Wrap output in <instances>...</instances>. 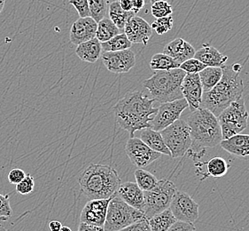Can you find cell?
<instances>
[{
  "label": "cell",
  "instance_id": "cell-49",
  "mask_svg": "<svg viewBox=\"0 0 249 231\" xmlns=\"http://www.w3.org/2000/svg\"><path fill=\"white\" fill-rule=\"evenodd\" d=\"M0 221H2V220L0 219ZM0 231H5V229H4V227L2 226L1 224H0Z\"/></svg>",
  "mask_w": 249,
  "mask_h": 231
},
{
  "label": "cell",
  "instance_id": "cell-39",
  "mask_svg": "<svg viewBox=\"0 0 249 231\" xmlns=\"http://www.w3.org/2000/svg\"><path fill=\"white\" fill-rule=\"evenodd\" d=\"M26 176L25 172L19 168H15L12 169L9 173H8V180L11 184H15L17 185L18 183H20V181L24 179Z\"/></svg>",
  "mask_w": 249,
  "mask_h": 231
},
{
  "label": "cell",
  "instance_id": "cell-30",
  "mask_svg": "<svg viewBox=\"0 0 249 231\" xmlns=\"http://www.w3.org/2000/svg\"><path fill=\"white\" fill-rule=\"evenodd\" d=\"M102 49L104 52H119V51L128 50L132 46L130 42L124 33H120L110 40L105 43H101Z\"/></svg>",
  "mask_w": 249,
  "mask_h": 231
},
{
  "label": "cell",
  "instance_id": "cell-19",
  "mask_svg": "<svg viewBox=\"0 0 249 231\" xmlns=\"http://www.w3.org/2000/svg\"><path fill=\"white\" fill-rule=\"evenodd\" d=\"M195 47L183 38H176L165 45L163 54L171 57L178 64L195 57Z\"/></svg>",
  "mask_w": 249,
  "mask_h": 231
},
{
  "label": "cell",
  "instance_id": "cell-2",
  "mask_svg": "<svg viewBox=\"0 0 249 231\" xmlns=\"http://www.w3.org/2000/svg\"><path fill=\"white\" fill-rule=\"evenodd\" d=\"M185 121L192 136V146L186 155L193 160L199 161L204 156L206 148H214L223 141L218 119L209 110L199 108Z\"/></svg>",
  "mask_w": 249,
  "mask_h": 231
},
{
  "label": "cell",
  "instance_id": "cell-18",
  "mask_svg": "<svg viewBox=\"0 0 249 231\" xmlns=\"http://www.w3.org/2000/svg\"><path fill=\"white\" fill-rule=\"evenodd\" d=\"M116 195L127 205L144 212V191L138 186L136 182L127 181L122 183L116 192Z\"/></svg>",
  "mask_w": 249,
  "mask_h": 231
},
{
  "label": "cell",
  "instance_id": "cell-44",
  "mask_svg": "<svg viewBox=\"0 0 249 231\" xmlns=\"http://www.w3.org/2000/svg\"><path fill=\"white\" fill-rule=\"evenodd\" d=\"M119 4L123 10L125 12H131L132 11V4L131 0H119Z\"/></svg>",
  "mask_w": 249,
  "mask_h": 231
},
{
  "label": "cell",
  "instance_id": "cell-47",
  "mask_svg": "<svg viewBox=\"0 0 249 231\" xmlns=\"http://www.w3.org/2000/svg\"><path fill=\"white\" fill-rule=\"evenodd\" d=\"M60 231H71V229L70 228H69V227H61V229H60Z\"/></svg>",
  "mask_w": 249,
  "mask_h": 231
},
{
  "label": "cell",
  "instance_id": "cell-15",
  "mask_svg": "<svg viewBox=\"0 0 249 231\" xmlns=\"http://www.w3.org/2000/svg\"><path fill=\"white\" fill-rule=\"evenodd\" d=\"M124 34L132 44L146 46L153 35V30L146 20L135 15L125 24Z\"/></svg>",
  "mask_w": 249,
  "mask_h": 231
},
{
  "label": "cell",
  "instance_id": "cell-38",
  "mask_svg": "<svg viewBox=\"0 0 249 231\" xmlns=\"http://www.w3.org/2000/svg\"><path fill=\"white\" fill-rule=\"evenodd\" d=\"M9 196L10 194H7V195L0 194V219L2 221H6L12 215Z\"/></svg>",
  "mask_w": 249,
  "mask_h": 231
},
{
  "label": "cell",
  "instance_id": "cell-14",
  "mask_svg": "<svg viewBox=\"0 0 249 231\" xmlns=\"http://www.w3.org/2000/svg\"><path fill=\"white\" fill-rule=\"evenodd\" d=\"M111 199L112 197L107 199H95L86 203L81 212V222L92 226H104L107 212Z\"/></svg>",
  "mask_w": 249,
  "mask_h": 231
},
{
  "label": "cell",
  "instance_id": "cell-28",
  "mask_svg": "<svg viewBox=\"0 0 249 231\" xmlns=\"http://www.w3.org/2000/svg\"><path fill=\"white\" fill-rule=\"evenodd\" d=\"M121 30L113 23L109 18H104L98 22L96 38L100 43H105L115 36L119 35Z\"/></svg>",
  "mask_w": 249,
  "mask_h": 231
},
{
  "label": "cell",
  "instance_id": "cell-11",
  "mask_svg": "<svg viewBox=\"0 0 249 231\" xmlns=\"http://www.w3.org/2000/svg\"><path fill=\"white\" fill-rule=\"evenodd\" d=\"M187 108H189V105L184 98L171 102L162 103L159 108H157L158 111L151 123V128L157 132H161L176 121L178 120L182 113Z\"/></svg>",
  "mask_w": 249,
  "mask_h": 231
},
{
  "label": "cell",
  "instance_id": "cell-17",
  "mask_svg": "<svg viewBox=\"0 0 249 231\" xmlns=\"http://www.w3.org/2000/svg\"><path fill=\"white\" fill-rule=\"evenodd\" d=\"M98 23L91 17L79 18L70 29V38L73 45H79L96 38Z\"/></svg>",
  "mask_w": 249,
  "mask_h": 231
},
{
  "label": "cell",
  "instance_id": "cell-4",
  "mask_svg": "<svg viewBox=\"0 0 249 231\" xmlns=\"http://www.w3.org/2000/svg\"><path fill=\"white\" fill-rule=\"evenodd\" d=\"M81 191L90 200L107 199L115 196L122 184L115 168L90 164L79 177Z\"/></svg>",
  "mask_w": 249,
  "mask_h": 231
},
{
  "label": "cell",
  "instance_id": "cell-8",
  "mask_svg": "<svg viewBox=\"0 0 249 231\" xmlns=\"http://www.w3.org/2000/svg\"><path fill=\"white\" fill-rule=\"evenodd\" d=\"M174 183L169 180H160L152 191L144 192V214L148 220L170 208L176 191Z\"/></svg>",
  "mask_w": 249,
  "mask_h": 231
},
{
  "label": "cell",
  "instance_id": "cell-12",
  "mask_svg": "<svg viewBox=\"0 0 249 231\" xmlns=\"http://www.w3.org/2000/svg\"><path fill=\"white\" fill-rule=\"evenodd\" d=\"M125 152L130 162L141 169L149 166L161 156L160 153L151 150L138 137H131L128 140L125 146Z\"/></svg>",
  "mask_w": 249,
  "mask_h": 231
},
{
  "label": "cell",
  "instance_id": "cell-7",
  "mask_svg": "<svg viewBox=\"0 0 249 231\" xmlns=\"http://www.w3.org/2000/svg\"><path fill=\"white\" fill-rule=\"evenodd\" d=\"M249 116L243 97L228 106L217 116L223 140L241 134L249 126Z\"/></svg>",
  "mask_w": 249,
  "mask_h": 231
},
{
  "label": "cell",
  "instance_id": "cell-5",
  "mask_svg": "<svg viewBox=\"0 0 249 231\" xmlns=\"http://www.w3.org/2000/svg\"><path fill=\"white\" fill-rule=\"evenodd\" d=\"M186 73L181 69L170 71H154L153 76L143 81V86L149 91L155 101L167 103L184 98L182 95V82Z\"/></svg>",
  "mask_w": 249,
  "mask_h": 231
},
{
  "label": "cell",
  "instance_id": "cell-36",
  "mask_svg": "<svg viewBox=\"0 0 249 231\" xmlns=\"http://www.w3.org/2000/svg\"><path fill=\"white\" fill-rule=\"evenodd\" d=\"M35 188V181L33 176L30 173H27L24 179L16 185V191L20 195H28L34 191Z\"/></svg>",
  "mask_w": 249,
  "mask_h": 231
},
{
  "label": "cell",
  "instance_id": "cell-21",
  "mask_svg": "<svg viewBox=\"0 0 249 231\" xmlns=\"http://www.w3.org/2000/svg\"><path fill=\"white\" fill-rule=\"evenodd\" d=\"M220 146L230 154L240 158L249 157V135L239 134L227 140H223Z\"/></svg>",
  "mask_w": 249,
  "mask_h": 231
},
{
  "label": "cell",
  "instance_id": "cell-33",
  "mask_svg": "<svg viewBox=\"0 0 249 231\" xmlns=\"http://www.w3.org/2000/svg\"><path fill=\"white\" fill-rule=\"evenodd\" d=\"M151 13L156 19L171 16L173 13L172 6L166 1L155 2L151 5Z\"/></svg>",
  "mask_w": 249,
  "mask_h": 231
},
{
  "label": "cell",
  "instance_id": "cell-41",
  "mask_svg": "<svg viewBox=\"0 0 249 231\" xmlns=\"http://www.w3.org/2000/svg\"><path fill=\"white\" fill-rule=\"evenodd\" d=\"M167 231H196L194 223L177 221Z\"/></svg>",
  "mask_w": 249,
  "mask_h": 231
},
{
  "label": "cell",
  "instance_id": "cell-29",
  "mask_svg": "<svg viewBox=\"0 0 249 231\" xmlns=\"http://www.w3.org/2000/svg\"><path fill=\"white\" fill-rule=\"evenodd\" d=\"M180 64L165 54H155L150 60V68L154 71H170L178 69Z\"/></svg>",
  "mask_w": 249,
  "mask_h": 231
},
{
  "label": "cell",
  "instance_id": "cell-35",
  "mask_svg": "<svg viewBox=\"0 0 249 231\" xmlns=\"http://www.w3.org/2000/svg\"><path fill=\"white\" fill-rule=\"evenodd\" d=\"M205 68H207V66L199 60L195 59V57L185 60L179 67V69L184 71L186 74H199V72L203 71Z\"/></svg>",
  "mask_w": 249,
  "mask_h": 231
},
{
  "label": "cell",
  "instance_id": "cell-37",
  "mask_svg": "<svg viewBox=\"0 0 249 231\" xmlns=\"http://www.w3.org/2000/svg\"><path fill=\"white\" fill-rule=\"evenodd\" d=\"M69 4L73 5L80 18L90 17L89 10V0H70Z\"/></svg>",
  "mask_w": 249,
  "mask_h": 231
},
{
  "label": "cell",
  "instance_id": "cell-31",
  "mask_svg": "<svg viewBox=\"0 0 249 231\" xmlns=\"http://www.w3.org/2000/svg\"><path fill=\"white\" fill-rule=\"evenodd\" d=\"M134 175L136 183L144 192L152 191L159 182V180L153 173L141 168L135 171Z\"/></svg>",
  "mask_w": 249,
  "mask_h": 231
},
{
  "label": "cell",
  "instance_id": "cell-48",
  "mask_svg": "<svg viewBox=\"0 0 249 231\" xmlns=\"http://www.w3.org/2000/svg\"><path fill=\"white\" fill-rule=\"evenodd\" d=\"M159 1H166V2H168V0H150L151 4H154L155 2H159Z\"/></svg>",
  "mask_w": 249,
  "mask_h": 231
},
{
  "label": "cell",
  "instance_id": "cell-43",
  "mask_svg": "<svg viewBox=\"0 0 249 231\" xmlns=\"http://www.w3.org/2000/svg\"><path fill=\"white\" fill-rule=\"evenodd\" d=\"M78 231H104L103 227H96L81 222L78 227Z\"/></svg>",
  "mask_w": 249,
  "mask_h": 231
},
{
  "label": "cell",
  "instance_id": "cell-32",
  "mask_svg": "<svg viewBox=\"0 0 249 231\" xmlns=\"http://www.w3.org/2000/svg\"><path fill=\"white\" fill-rule=\"evenodd\" d=\"M107 0H89L90 17L98 23L106 18L107 14Z\"/></svg>",
  "mask_w": 249,
  "mask_h": 231
},
{
  "label": "cell",
  "instance_id": "cell-25",
  "mask_svg": "<svg viewBox=\"0 0 249 231\" xmlns=\"http://www.w3.org/2000/svg\"><path fill=\"white\" fill-rule=\"evenodd\" d=\"M203 165L206 166V172L201 174L203 175L201 178V181H203L204 179L209 177H213V178L223 177L229 170V165L227 164L226 160L220 156H214L209 162L203 163Z\"/></svg>",
  "mask_w": 249,
  "mask_h": 231
},
{
  "label": "cell",
  "instance_id": "cell-13",
  "mask_svg": "<svg viewBox=\"0 0 249 231\" xmlns=\"http://www.w3.org/2000/svg\"><path fill=\"white\" fill-rule=\"evenodd\" d=\"M101 60L106 68L114 74L128 73L136 64L134 52L130 49L119 52H104Z\"/></svg>",
  "mask_w": 249,
  "mask_h": 231
},
{
  "label": "cell",
  "instance_id": "cell-40",
  "mask_svg": "<svg viewBox=\"0 0 249 231\" xmlns=\"http://www.w3.org/2000/svg\"><path fill=\"white\" fill-rule=\"evenodd\" d=\"M120 231H152L149 226V223L147 219H144L141 221L136 222L134 224H131L130 226L125 228Z\"/></svg>",
  "mask_w": 249,
  "mask_h": 231
},
{
  "label": "cell",
  "instance_id": "cell-24",
  "mask_svg": "<svg viewBox=\"0 0 249 231\" xmlns=\"http://www.w3.org/2000/svg\"><path fill=\"white\" fill-rule=\"evenodd\" d=\"M199 77L203 93H207L212 90L222 79L223 69L217 67H207L199 72Z\"/></svg>",
  "mask_w": 249,
  "mask_h": 231
},
{
  "label": "cell",
  "instance_id": "cell-27",
  "mask_svg": "<svg viewBox=\"0 0 249 231\" xmlns=\"http://www.w3.org/2000/svg\"><path fill=\"white\" fill-rule=\"evenodd\" d=\"M152 231H167L177 221L170 208L147 220Z\"/></svg>",
  "mask_w": 249,
  "mask_h": 231
},
{
  "label": "cell",
  "instance_id": "cell-42",
  "mask_svg": "<svg viewBox=\"0 0 249 231\" xmlns=\"http://www.w3.org/2000/svg\"><path fill=\"white\" fill-rule=\"evenodd\" d=\"M131 4H132V12L136 15L142 8H144V5H146V1L145 0H131Z\"/></svg>",
  "mask_w": 249,
  "mask_h": 231
},
{
  "label": "cell",
  "instance_id": "cell-51",
  "mask_svg": "<svg viewBox=\"0 0 249 231\" xmlns=\"http://www.w3.org/2000/svg\"></svg>",
  "mask_w": 249,
  "mask_h": 231
},
{
  "label": "cell",
  "instance_id": "cell-45",
  "mask_svg": "<svg viewBox=\"0 0 249 231\" xmlns=\"http://www.w3.org/2000/svg\"><path fill=\"white\" fill-rule=\"evenodd\" d=\"M61 227H62V225H61L60 221H53L49 223V229H50L51 231H60Z\"/></svg>",
  "mask_w": 249,
  "mask_h": 231
},
{
  "label": "cell",
  "instance_id": "cell-50",
  "mask_svg": "<svg viewBox=\"0 0 249 231\" xmlns=\"http://www.w3.org/2000/svg\"><path fill=\"white\" fill-rule=\"evenodd\" d=\"M145 1H146V5H147V4H149V3H151V2H150V0H145Z\"/></svg>",
  "mask_w": 249,
  "mask_h": 231
},
{
  "label": "cell",
  "instance_id": "cell-16",
  "mask_svg": "<svg viewBox=\"0 0 249 231\" xmlns=\"http://www.w3.org/2000/svg\"><path fill=\"white\" fill-rule=\"evenodd\" d=\"M182 95L192 111H196L201 106L203 90L199 74H186L182 82Z\"/></svg>",
  "mask_w": 249,
  "mask_h": 231
},
{
  "label": "cell",
  "instance_id": "cell-46",
  "mask_svg": "<svg viewBox=\"0 0 249 231\" xmlns=\"http://www.w3.org/2000/svg\"><path fill=\"white\" fill-rule=\"evenodd\" d=\"M5 0H0V14L2 13L3 8L5 6Z\"/></svg>",
  "mask_w": 249,
  "mask_h": 231
},
{
  "label": "cell",
  "instance_id": "cell-1",
  "mask_svg": "<svg viewBox=\"0 0 249 231\" xmlns=\"http://www.w3.org/2000/svg\"><path fill=\"white\" fill-rule=\"evenodd\" d=\"M154 99L140 91L129 92L114 107L118 126L134 137L135 132L151 128V123L157 113Z\"/></svg>",
  "mask_w": 249,
  "mask_h": 231
},
{
  "label": "cell",
  "instance_id": "cell-3",
  "mask_svg": "<svg viewBox=\"0 0 249 231\" xmlns=\"http://www.w3.org/2000/svg\"><path fill=\"white\" fill-rule=\"evenodd\" d=\"M223 77L212 90L203 93L201 106L209 110L216 117L232 102L242 98L244 85L239 76L242 66L233 64L224 66Z\"/></svg>",
  "mask_w": 249,
  "mask_h": 231
},
{
  "label": "cell",
  "instance_id": "cell-23",
  "mask_svg": "<svg viewBox=\"0 0 249 231\" xmlns=\"http://www.w3.org/2000/svg\"><path fill=\"white\" fill-rule=\"evenodd\" d=\"M140 139L148 146L151 150L160 153L161 155L163 154L170 156V151L165 144L160 132L153 130L152 128H145L141 132Z\"/></svg>",
  "mask_w": 249,
  "mask_h": 231
},
{
  "label": "cell",
  "instance_id": "cell-9",
  "mask_svg": "<svg viewBox=\"0 0 249 231\" xmlns=\"http://www.w3.org/2000/svg\"><path fill=\"white\" fill-rule=\"evenodd\" d=\"M170 156L178 158L186 155L192 146V136L186 121L178 119L160 132Z\"/></svg>",
  "mask_w": 249,
  "mask_h": 231
},
{
  "label": "cell",
  "instance_id": "cell-34",
  "mask_svg": "<svg viewBox=\"0 0 249 231\" xmlns=\"http://www.w3.org/2000/svg\"><path fill=\"white\" fill-rule=\"evenodd\" d=\"M173 23H174V20H173L172 16H168L164 18L156 19L152 23L151 28H152V30H155L158 35H163L172 30Z\"/></svg>",
  "mask_w": 249,
  "mask_h": 231
},
{
  "label": "cell",
  "instance_id": "cell-26",
  "mask_svg": "<svg viewBox=\"0 0 249 231\" xmlns=\"http://www.w3.org/2000/svg\"><path fill=\"white\" fill-rule=\"evenodd\" d=\"M109 19L113 21L120 30H124L125 24L128 22L130 18L135 16V14L131 12H125L122 9L119 1H114L110 3L108 6Z\"/></svg>",
  "mask_w": 249,
  "mask_h": 231
},
{
  "label": "cell",
  "instance_id": "cell-20",
  "mask_svg": "<svg viewBox=\"0 0 249 231\" xmlns=\"http://www.w3.org/2000/svg\"><path fill=\"white\" fill-rule=\"evenodd\" d=\"M195 59L201 61L207 67H217L223 68L228 60V56L220 53L215 47L209 44H204L195 52Z\"/></svg>",
  "mask_w": 249,
  "mask_h": 231
},
{
  "label": "cell",
  "instance_id": "cell-10",
  "mask_svg": "<svg viewBox=\"0 0 249 231\" xmlns=\"http://www.w3.org/2000/svg\"><path fill=\"white\" fill-rule=\"evenodd\" d=\"M199 204L188 193L177 191L170 209L177 221L195 223L199 219Z\"/></svg>",
  "mask_w": 249,
  "mask_h": 231
},
{
  "label": "cell",
  "instance_id": "cell-22",
  "mask_svg": "<svg viewBox=\"0 0 249 231\" xmlns=\"http://www.w3.org/2000/svg\"><path fill=\"white\" fill-rule=\"evenodd\" d=\"M102 54V45L96 38L91 40L80 44L75 49V55L79 57L80 60L89 63H95L101 58Z\"/></svg>",
  "mask_w": 249,
  "mask_h": 231
},
{
  "label": "cell",
  "instance_id": "cell-6",
  "mask_svg": "<svg viewBox=\"0 0 249 231\" xmlns=\"http://www.w3.org/2000/svg\"><path fill=\"white\" fill-rule=\"evenodd\" d=\"M144 219L143 212L127 205L115 194L108 205L103 228L104 231H120Z\"/></svg>",
  "mask_w": 249,
  "mask_h": 231
}]
</instances>
